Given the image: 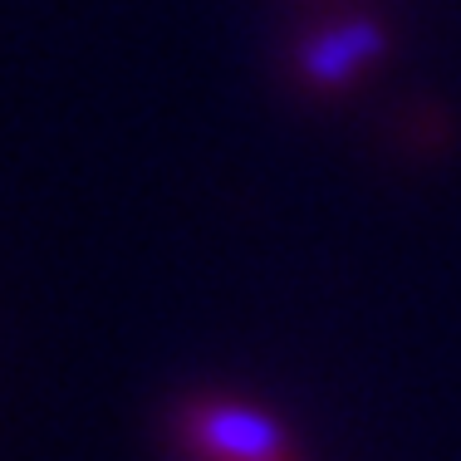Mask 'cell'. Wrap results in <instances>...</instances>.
Returning a JSON list of instances; mask_svg holds the SVG:
<instances>
[{
    "instance_id": "cell-1",
    "label": "cell",
    "mask_w": 461,
    "mask_h": 461,
    "mask_svg": "<svg viewBox=\"0 0 461 461\" xmlns=\"http://www.w3.org/2000/svg\"><path fill=\"white\" fill-rule=\"evenodd\" d=\"M182 432L206 461H290L285 427L246 402H192Z\"/></svg>"
},
{
    "instance_id": "cell-2",
    "label": "cell",
    "mask_w": 461,
    "mask_h": 461,
    "mask_svg": "<svg viewBox=\"0 0 461 461\" xmlns=\"http://www.w3.org/2000/svg\"><path fill=\"white\" fill-rule=\"evenodd\" d=\"M388 50V35H383L378 20H339V25H324L320 35H310L294 54V69H300L304 84L314 89H344L354 84L368 64L383 59Z\"/></svg>"
}]
</instances>
